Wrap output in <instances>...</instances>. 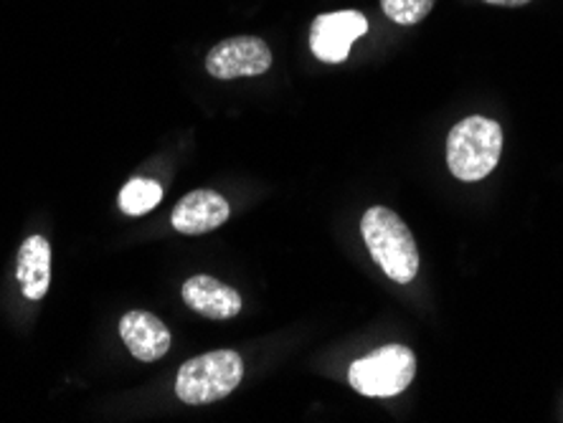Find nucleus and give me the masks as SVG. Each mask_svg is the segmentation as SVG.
I'll return each mask as SVG.
<instances>
[{"mask_svg":"<svg viewBox=\"0 0 563 423\" xmlns=\"http://www.w3.org/2000/svg\"><path fill=\"white\" fill-rule=\"evenodd\" d=\"M485 3H493V5H508V8H516V5H526V3H531V0H485Z\"/></svg>","mask_w":563,"mask_h":423,"instance_id":"nucleus-13","label":"nucleus"},{"mask_svg":"<svg viewBox=\"0 0 563 423\" xmlns=\"http://www.w3.org/2000/svg\"><path fill=\"white\" fill-rule=\"evenodd\" d=\"M384 13L399 26H413L432 13L434 0H380Z\"/></svg>","mask_w":563,"mask_h":423,"instance_id":"nucleus-12","label":"nucleus"},{"mask_svg":"<svg viewBox=\"0 0 563 423\" xmlns=\"http://www.w3.org/2000/svg\"><path fill=\"white\" fill-rule=\"evenodd\" d=\"M413 376H417V358L407 345L378 347L366 358L355 360L347 370L351 386L368 398L399 396L411 386Z\"/></svg>","mask_w":563,"mask_h":423,"instance_id":"nucleus-4","label":"nucleus"},{"mask_svg":"<svg viewBox=\"0 0 563 423\" xmlns=\"http://www.w3.org/2000/svg\"><path fill=\"white\" fill-rule=\"evenodd\" d=\"M163 201V188L155 180L135 178L120 190V209L128 215H143Z\"/></svg>","mask_w":563,"mask_h":423,"instance_id":"nucleus-11","label":"nucleus"},{"mask_svg":"<svg viewBox=\"0 0 563 423\" xmlns=\"http://www.w3.org/2000/svg\"><path fill=\"white\" fill-rule=\"evenodd\" d=\"M361 234L374 261L384 269L388 279L409 285L417 277L419 248L401 215L384 209V205H374L363 213Z\"/></svg>","mask_w":563,"mask_h":423,"instance_id":"nucleus-1","label":"nucleus"},{"mask_svg":"<svg viewBox=\"0 0 563 423\" xmlns=\"http://www.w3.org/2000/svg\"><path fill=\"white\" fill-rule=\"evenodd\" d=\"M120 337L125 339L132 358L143 363L161 360L163 355L170 350L168 327L163 325L161 318H155L151 312H128L125 318L120 320Z\"/></svg>","mask_w":563,"mask_h":423,"instance_id":"nucleus-9","label":"nucleus"},{"mask_svg":"<svg viewBox=\"0 0 563 423\" xmlns=\"http://www.w3.org/2000/svg\"><path fill=\"white\" fill-rule=\"evenodd\" d=\"M184 302L209 320H231L242 312V294L209 274H198L186 281Z\"/></svg>","mask_w":563,"mask_h":423,"instance_id":"nucleus-8","label":"nucleus"},{"mask_svg":"<svg viewBox=\"0 0 563 423\" xmlns=\"http://www.w3.org/2000/svg\"><path fill=\"white\" fill-rule=\"evenodd\" d=\"M503 153V127L487 118L457 122L446 137V165L452 176L475 182L490 176Z\"/></svg>","mask_w":563,"mask_h":423,"instance_id":"nucleus-2","label":"nucleus"},{"mask_svg":"<svg viewBox=\"0 0 563 423\" xmlns=\"http://www.w3.org/2000/svg\"><path fill=\"white\" fill-rule=\"evenodd\" d=\"M173 229L184 236H201L229 221V203L217 190H194L180 198L170 215Z\"/></svg>","mask_w":563,"mask_h":423,"instance_id":"nucleus-7","label":"nucleus"},{"mask_svg":"<svg viewBox=\"0 0 563 423\" xmlns=\"http://www.w3.org/2000/svg\"><path fill=\"white\" fill-rule=\"evenodd\" d=\"M244 378V360L236 350H213L180 365L176 396L188 405H206L227 398Z\"/></svg>","mask_w":563,"mask_h":423,"instance_id":"nucleus-3","label":"nucleus"},{"mask_svg":"<svg viewBox=\"0 0 563 423\" xmlns=\"http://www.w3.org/2000/svg\"><path fill=\"white\" fill-rule=\"evenodd\" d=\"M272 66V52L260 36H236L217 44L206 56V69L217 79L260 77Z\"/></svg>","mask_w":563,"mask_h":423,"instance_id":"nucleus-6","label":"nucleus"},{"mask_svg":"<svg viewBox=\"0 0 563 423\" xmlns=\"http://www.w3.org/2000/svg\"><path fill=\"white\" fill-rule=\"evenodd\" d=\"M368 21L358 11H335L322 13L312 21L310 48L320 62L343 64L351 54V46L361 36H366Z\"/></svg>","mask_w":563,"mask_h":423,"instance_id":"nucleus-5","label":"nucleus"},{"mask_svg":"<svg viewBox=\"0 0 563 423\" xmlns=\"http://www.w3.org/2000/svg\"><path fill=\"white\" fill-rule=\"evenodd\" d=\"M15 277L23 289L26 300H41L46 297L52 285V246L44 236H31L19 248V264H15Z\"/></svg>","mask_w":563,"mask_h":423,"instance_id":"nucleus-10","label":"nucleus"}]
</instances>
